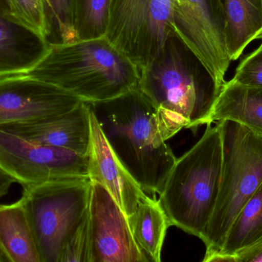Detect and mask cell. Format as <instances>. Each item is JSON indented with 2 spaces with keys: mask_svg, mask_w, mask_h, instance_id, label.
<instances>
[{
  "mask_svg": "<svg viewBox=\"0 0 262 262\" xmlns=\"http://www.w3.org/2000/svg\"><path fill=\"white\" fill-rule=\"evenodd\" d=\"M11 16L46 39L42 0H8ZM48 42V41H47Z\"/></svg>",
  "mask_w": 262,
  "mask_h": 262,
  "instance_id": "cell-22",
  "label": "cell"
},
{
  "mask_svg": "<svg viewBox=\"0 0 262 262\" xmlns=\"http://www.w3.org/2000/svg\"><path fill=\"white\" fill-rule=\"evenodd\" d=\"M0 129L87 156L91 141L90 106L82 102L72 110L54 118L31 124L7 125Z\"/></svg>",
  "mask_w": 262,
  "mask_h": 262,
  "instance_id": "cell-13",
  "label": "cell"
},
{
  "mask_svg": "<svg viewBox=\"0 0 262 262\" xmlns=\"http://www.w3.org/2000/svg\"><path fill=\"white\" fill-rule=\"evenodd\" d=\"M206 126L200 139L177 158L158 199L171 226L200 239L215 209L223 167L220 124Z\"/></svg>",
  "mask_w": 262,
  "mask_h": 262,
  "instance_id": "cell-4",
  "label": "cell"
},
{
  "mask_svg": "<svg viewBox=\"0 0 262 262\" xmlns=\"http://www.w3.org/2000/svg\"><path fill=\"white\" fill-rule=\"evenodd\" d=\"M226 22L229 58L238 59L249 44L262 36V0H220Z\"/></svg>",
  "mask_w": 262,
  "mask_h": 262,
  "instance_id": "cell-17",
  "label": "cell"
},
{
  "mask_svg": "<svg viewBox=\"0 0 262 262\" xmlns=\"http://www.w3.org/2000/svg\"><path fill=\"white\" fill-rule=\"evenodd\" d=\"M232 121L262 135V88L226 82L215 101L210 124Z\"/></svg>",
  "mask_w": 262,
  "mask_h": 262,
  "instance_id": "cell-15",
  "label": "cell"
},
{
  "mask_svg": "<svg viewBox=\"0 0 262 262\" xmlns=\"http://www.w3.org/2000/svg\"><path fill=\"white\" fill-rule=\"evenodd\" d=\"M0 255L5 261L41 262L21 197L0 204Z\"/></svg>",
  "mask_w": 262,
  "mask_h": 262,
  "instance_id": "cell-16",
  "label": "cell"
},
{
  "mask_svg": "<svg viewBox=\"0 0 262 262\" xmlns=\"http://www.w3.org/2000/svg\"><path fill=\"white\" fill-rule=\"evenodd\" d=\"M171 28L223 87L232 60L220 0H172Z\"/></svg>",
  "mask_w": 262,
  "mask_h": 262,
  "instance_id": "cell-9",
  "label": "cell"
},
{
  "mask_svg": "<svg viewBox=\"0 0 262 262\" xmlns=\"http://www.w3.org/2000/svg\"><path fill=\"white\" fill-rule=\"evenodd\" d=\"M49 46L39 34L0 14V77L27 73L47 53Z\"/></svg>",
  "mask_w": 262,
  "mask_h": 262,
  "instance_id": "cell-14",
  "label": "cell"
},
{
  "mask_svg": "<svg viewBox=\"0 0 262 262\" xmlns=\"http://www.w3.org/2000/svg\"><path fill=\"white\" fill-rule=\"evenodd\" d=\"M140 74L139 89L157 108L171 137L210 124L222 86L173 31Z\"/></svg>",
  "mask_w": 262,
  "mask_h": 262,
  "instance_id": "cell-2",
  "label": "cell"
},
{
  "mask_svg": "<svg viewBox=\"0 0 262 262\" xmlns=\"http://www.w3.org/2000/svg\"><path fill=\"white\" fill-rule=\"evenodd\" d=\"M90 261V235L89 210L81 218L76 229L69 236L60 262Z\"/></svg>",
  "mask_w": 262,
  "mask_h": 262,
  "instance_id": "cell-23",
  "label": "cell"
},
{
  "mask_svg": "<svg viewBox=\"0 0 262 262\" xmlns=\"http://www.w3.org/2000/svg\"><path fill=\"white\" fill-rule=\"evenodd\" d=\"M111 0H78L77 32L79 39L105 35Z\"/></svg>",
  "mask_w": 262,
  "mask_h": 262,
  "instance_id": "cell-21",
  "label": "cell"
},
{
  "mask_svg": "<svg viewBox=\"0 0 262 262\" xmlns=\"http://www.w3.org/2000/svg\"><path fill=\"white\" fill-rule=\"evenodd\" d=\"M91 141L88 173L92 183L105 188L127 218L134 214L146 193L115 155L90 107Z\"/></svg>",
  "mask_w": 262,
  "mask_h": 262,
  "instance_id": "cell-12",
  "label": "cell"
},
{
  "mask_svg": "<svg viewBox=\"0 0 262 262\" xmlns=\"http://www.w3.org/2000/svg\"><path fill=\"white\" fill-rule=\"evenodd\" d=\"M90 261L144 262L128 219L108 191L92 183L89 206Z\"/></svg>",
  "mask_w": 262,
  "mask_h": 262,
  "instance_id": "cell-11",
  "label": "cell"
},
{
  "mask_svg": "<svg viewBox=\"0 0 262 262\" xmlns=\"http://www.w3.org/2000/svg\"><path fill=\"white\" fill-rule=\"evenodd\" d=\"M172 0H111L104 36L141 70L172 32Z\"/></svg>",
  "mask_w": 262,
  "mask_h": 262,
  "instance_id": "cell-7",
  "label": "cell"
},
{
  "mask_svg": "<svg viewBox=\"0 0 262 262\" xmlns=\"http://www.w3.org/2000/svg\"><path fill=\"white\" fill-rule=\"evenodd\" d=\"M232 80L244 86L262 88V43L242 60Z\"/></svg>",
  "mask_w": 262,
  "mask_h": 262,
  "instance_id": "cell-24",
  "label": "cell"
},
{
  "mask_svg": "<svg viewBox=\"0 0 262 262\" xmlns=\"http://www.w3.org/2000/svg\"><path fill=\"white\" fill-rule=\"evenodd\" d=\"M0 262H5L4 259L2 258L1 255H0Z\"/></svg>",
  "mask_w": 262,
  "mask_h": 262,
  "instance_id": "cell-28",
  "label": "cell"
},
{
  "mask_svg": "<svg viewBox=\"0 0 262 262\" xmlns=\"http://www.w3.org/2000/svg\"><path fill=\"white\" fill-rule=\"evenodd\" d=\"M262 243V183L232 223L221 252L210 262H234L241 252Z\"/></svg>",
  "mask_w": 262,
  "mask_h": 262,
  "instance_id": "cell-19",
  "label": "cell"
},
{
  "mask_svg": "<svg viewBox=\"0 0 262 262\" xmlns=\"http://www.w3.org/2000/svg\"><path fill=\"white\" fill-rule=\"evenodd\" d=\"M118 159L146 193L160 195L177 158L157 108L137 89L89 103Z\"/></svg>",
  "mask_w": 262,
  "mask_h": 262,
  "instance_id": "cell-1",
  "label": "cell"
},
{
  "mask_svg": "<svg viewBox=\"0 0 262 262\" xmlns=\"http://www.w3.org/2000/svg\"><path fill=\"white\" fill-rule=\"evenodd\" d=\"M0 14L12 17L11 16L10 8H9V1L8 0H0Z\"/></svg>",
  "mask_w": 262,
  "mask_h": 262,
  "instance_id": "cell-27",
  "label": "cell"
},
{
  "mask_svg": "<svg viewBox=\"0 0 262 262\" xmlns=\"http://www.w3.org/2000/svg\"><path fill=\"white\" fill-rule=\"evenodd\" d=\"M89 177L23 187V198L41 262H60L69 236L89 210Z\"/></svg>",
  "mask_w": 262,
  "mask_h": 262,
  "instance_id": "cell-6",
  "label": "cell"
},
{
  "mask_svg": "<svg viewBox=\"0 0 262 262\" xmlns=\"http://www.w3.org/2000/svg\"><path fill=\"white\" fill-rule=\"evenodd\" d=\"M14 183L15 180L0 169V198L9 194V189Z\"/></svg>",
  "mask_w": 262,
  "mask_h": 262,
  "instance_id": "cell-26",
  "label": "cell"
},
{
  "mask_svg": "<svg viewBox=\"0 0 262 262\" xmlns=\"http://www.w3.org/2000/svg\"><path fill=\"white\" fill-rule=\"evenodd\" d=\"M133 238L144 262H160L166 231L171 226L158 200L140 198L137 209L128 218Z\"/></svg>",
  "mask_w": 262,
  "mask_h": 262,
  "instance_id": "cell-18",
  "label": "cell"
},
{
  "mask_svg": "<svg viewBox=\"0 0 262 262\" xmlns=\"http://www.w3.org/2000/svg\"><path fill=\"white\" fill-rule=\"evenodd\" d=\"M217 123L223 167L215 209L201 238L206 246L203 262L221 252L231 226L262 183V135L235 122Z\"/></svg>",
  "mask_w": 262,
  "mask_h": 262,
  "instance_id": "cell-5",
  "label": "cell"
},
{
  "mask_svg": "<svg viewBox=\"0 0 262 262\" xmlns=\"http://www.w3.org/2000/svg\"><path fill=\"white\" fill-rule=\"evenodd\" d=\"M234 262H262V243L238 254Z\"/></svg>",
  "mask_w": 262,
  "mask_h": 262,
  "instance_id": "cell-25",
  "label": "cell"
},
{
  "mask_svg": "<svg viewBox=\"0 0 262 262\" xmlns=\"http://www.w3.org/2000/svg\"><path fill=\"white\" fill-rule=\"evenodd\" d=\"M0 169L23 187L89 177L88 155L26 139L1 129Z\"/></svg>",
  "mask_w": 262,
  "mask_h": 262,
  "instance_id": "cell-8",
  "label": "cell"
},
{
  "mask_svg": "<svg viewBox=\"0 0 262 262\" xmlns=\"http://www.w3.org/2000/svg\"><path fill=\"white\" fill-rule=\"evenodd\" d=\"M261 38H262V36H261Z\"/></svg>",
  "mask_w": 262,
  "mask_h": 262,
  "instance_id": "cell-29",
  "label": "cell"
},
{
  "mask_svg": "<svg viewBox=\"0 0 262 262\" xmlns=\"http://www.w3.org/2000/svg\"><path fill=\"white\" fill-rule=\"evenodd\" d=\"M82 102L27 74L0 77V127L39 123L66 113Z\"/></svg>",
  "mask_w": 262,
  "mask_h": 262,
  "instance_id": "cell-10",
  "label": "cell"
},
{
  "mask_svg": "<svg viewBox=\"0 0 262 262\" xmlns=\"http://www.w3.org/2000/svg\"><path fill=\"white\" fill-rule=\"evenodd\" d=\"M46 40L50 45L76 41L78 0H42Z\"/></svg>",
  "mask_w": 262,
  "mask_h": 262,
  "instance_id": "cell-20",
  "label": "cell"
},
{
  "mask_svg": "<svg viewBox=\"0 0 262 262\" xmlns=\"http://www.w3.org/2000/svg\"><path fill=\"white\" fill-rule=\"evenodd\" d=\"M27 75L58 86L82 101L101 103L138 89V68L105 36L49 46Z\"/></svg>",
  "mask_w": 262,
  "mask_h": 262,
  "instance_id": "cell-3",
  "label": "cell"
}]
</instances>
